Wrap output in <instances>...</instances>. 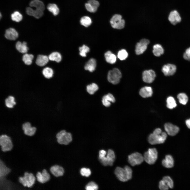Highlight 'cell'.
Returning a JSON list of instances; mask_svg holds the SVG:
<instances>
[{
  "label": "cell",
  "instance_id": "cell-1",
  "mask_svg": "<svg viewBox=\"0 0 190 190\" xmlns=\"http://www.w3.org/2000/svg\"><path fill=\"white\" fill-rule=\"evenodd\" d=\"M31 7H34L33 9L30 7L26 9V12L28 15L33 16L36 18H39L41 17L44 14L45 6L43 3L39 0H33L29 4Z\"/></svg>",
  "mask_w": 190,
  "mask_h": 190
},
{
  "label": "cell",
  "instance_id": "cell-2",
  "mask_svg": "<svg viewBox=\"0 0 190 190\" xmlns=\"http://www.w3.org/2000/svg\"><path fill=\"white\" fill-rule=\"evenodd\" d=\"M167 137V134L162 132L160 129L158 128L155 129L153 133L149 135L148 141L151 145L162 144L164 142Z\"/></svg>",
  "mask_w": 190,
  "mask_h": 190
},
{
  "label": "cell",
  "instance_id": "cell-3",
  "mask_svg": "<svg viewBox=\"0 0 190 190\" xmlns=\"http://www.w3.org/2000/svg\"><path fill=\"white\" fill-rule=\"evenodd\" d=\"M132 170L129 166L124 168L117 167L115 171V174L118 179L122 182H125L131 179L132 177Z\"/></svg>",
  "mask_w": 190,
  "mask_h": 190
},
{
  "label": "cell",
  "instance_id": "cell-4",
  "mask_svg": "<svg viewBox=\"0 0 190 190\" xmlns=\"http://www.w3.org/2000/svg\"><path fill=\"white\" fill-rule=\"evenodd\" d=\"M36 178L33 174L31 173L25 172L23 176L18 178V181L24 187L28 188L32 187L35 183Z\"/></svg>",
  "mask_w": 190,
  "mask_h": 190
},
{
  "label": "cell",
  "instance_id": "cell-5",
  "mask_svg": "<svg viewBox=\"0 0 190 190\" xmlns=\"http://www.w3.org/2000/svg\"><path fill=\"white\" fill-rule=\"evenodd\" d=\"M0 145L2 150L3 152L10 151L13 147V142L11 137L6 134L0 136Z\"/></svg>",
  "mask_w": 190,
  "mask_h": 190
},
{
  "label": "cell",
  "instance_id": "cell-6",
  "mask_svg": "<svg viewBox=\"0 0 190 190\" xmlns=\"http://www.w3.org/2000/svg\"><path fill=\"white\" fill-rule=\"evenodd\" d=\"M110 23L113 28L117 29L124 28L125 23L122 16L119 14H115L113 16L110 20Z\"/></svg>",
  "mask_w": 190,
  "mask_h": 190
},
{
  "label": "cell",
  "instance_id": "cell-7",
  "mask_svg": "<svg viewBox=\"0 0 190 190\" xmlns=\"http://www.w3.org/2000/svg\"><path fill=\"white\" fill-rule=\"evenodd\" d=\"M56 137L58 142L61 144L68 145L72 140L71 134L64 130L58 132L56 135Z\"/></svg>",
  "mask_w": 190,
  "mask_h": 190
},
{
  "label": "cell",
  "instance_id": "cell-8",
  "mask_svg": "<svg viewBox=\"0 0 190 190\" xmlns=\"http://www.w3.org/2000/svg\"><path fill=\"white\" fill-rule=\"evenodd\" d=\"M143 157L144 160L147 163L149 164H153L158 158V151L155 148H149L144 153Z\"/></svg>",
  "mask_w": 190,
  "mask_h": 190
},
{
  "label": "cell",
  "instance_id": "cell-9",
  "mask_svg": "<svg viewBox=\"0 0 190 190\" xmlns=\"http://www.w3.org/2000/svg\"><path fill=\"white\" fill-rule=\"evenodd\" d=\"M121 77V73L120 70L118 69L115 68L109 71L107 79L110 83L113 84H116L119 82Z\"/></svg>",
  "mask_w": 190,
  "mask_h": 190
},
{
  "label": "cell",
  "instance_id": "cell-10",
  "mask_svg": "<svg viewBox=\"0 0 190 190\" xmlns=\"http://www.w3.org/2000/svg\"><path fill=\"white\" fill-rule=\"evenodd\" d=\"M144 160L143 156L138 152L133 153L128 156V161L132 166L139 165Z\"/></svg>",
  "mask_w": 190,
  "mask_h": 190
},
{
  "label": "cell",
  "instance_id": "cell-11",
  "mask_svg": "<svg viewBox=\"0 0 190 190\" xmlns=\"http://www.w3.org/2000/svg\"><path fill=\"white\" fill-rule=\"evenodd\" d=\"M115 159V156L113 151L109 149L106 154V156L101 159H99L101 163L104 166H111L113 165Z\"/></svg>",
  "mask_w": 190,
  "mask_h": 190
},
{
  "label": "cell",
  "instance_id": "cell-12",
  "mask_svg": "<svg viewBox=\"0 0 190 190\" xmlns=\"http://www.w3.org/2000/svg\"><path fill=\"white\" fill-rule=\"evenodd\" d=\"M150 41L148 39H144L141 40L136 45L135 50L136 54L139 55L144 53Z\"/></svg>",
  "mask_w": 190,
  "mask_h": 190
},
{
  "label": "cell",
  "instance_id": "cell-13",
  "mask_svg": "<svg viewBox=\"0 0 190 190\" xmlns=\"http://www.w3.org/2000/svg\"><path fill=\"white\" fill-rule=\"evenodd\" d=\"M36 179L39 182L44 184L48 182L50 178V175L46 169H44L41 172H37L36 174Z\"/></svg>",
  "mask_w": 190,
  "mask_h": 190
},
{
  "label": "cell",
  "instance_id": "cell-14",
  "mask_svg": "<svg viewBox=\"0 0 190 190\" xmlns=\"http://www.w3.org/2000/svg\"><path fill=\"white\" fill-rule=\"evenodd\" d=\"M156 77L155 72L152 70H145L142 74V79L144 82L149 83H152Z\"/></svg>",
  "mask_w": 190,
  "mask_h": 190
},
{
  "label": "cell",
  "instance_id": "cell-15",
  "mask_svg": "<svg viewBox=\"0 0 190 190\" xmlns=\"http://www.w3.org/2000/svg\"><path fill=\"white\" fill-rule=\"evenodd\" d=\"M165 130L168 134L171 136H174L176 135L179 132V127L172 124L168 122L164 125Z\"/></svg>",
  "mask_w": 190,
  "mask_h": 190
},
{
  "label": "cell",
  "instance_id": "cell-16",
  "mask_svg": "<svg viewBox=\"0 0 190 190\" xmlns=\"http://www.w3.org/2000/svg\"><path fill=\"white\" fill-rule=\"evenodd\" d=\"M5 37L10 40H15L18 37V33L15 28L10 27L5 30Z\"/></svg>",
  "mask_w": 190,
  "mask_h": 190
},
{
  "label": "cell",
  "instance_id": "cell-17",
  "mask_svg": "<svg viewBox=\"0 0 190 190\" xmlns=\"http://www.w3.org/2000/svg\"><path fill=\"white\" fill-rule=\"evenodd\" d=\"M176 70V67L175 65L168 64L163 66L162 68V71L164 75L170 76L174 74Z\"/></svg>",
  "mask_w": 190,
  "mask_h": 190
},
{
  "label": "cell",
  "instance_id": "cell-18",
  "mask_svg": "<svg viewBox=\"0 0 190 190\" xmlns=\"http://www.w3.org/2000/svg\"><path fill=\"white\" fill-rule=\"evenodd\" d=\"M22 129L24 134L29 136L34 135L36 133V128L35 127H32L30 123L26 122L24 123L22 125Z\"/></svg>",
  "mask_w": 190,
  "mask_h": 190
},
{
  "label": "cell",
  "instance_id": "cell-19",
  "mask_svg": "<svg viewBox=\"0 0 190 190\" xmlns=\"http://www.w3.org/2000/svg\"><path fill=\"white\" fill-rule=\"evenodd\" d=\"M168 20L173 25H175L180 22L181 18L178 12L175 10L172 11L169 15Z\"/></svg>",
  "mask_w": 190,
  "mask_h": 190
},
{
  "label": "cell",
  "instance_id": "cell-20",
  "mask_svg": "<svg viewBox=\"0 0 190 190\" xmlns=\"http://www.w3.org/2000/svg\"><path fill=\"white\" fill-rule=\"evenodd\" d=\"M99 5L98 2L96 0H89L85 4V6L88 11L94 13L97 11Z\"/></svg>",
  "mask_w": 190,
  "mask_h": 190
},
{
  "label": "cell",
  "instance_id": "cell-21",
  "mask_svg": "<svg viewBox=\"0 0 190 190\" xmlns=\"http://www.w3.org/2000/svg\"><path fill=\"white\" fill-rule=\"evenodd\" d=\"M115 99L113 96L110 93L104 95L102 97V102L103 105L106 107L110 106L111 103H114Z\"/></svg>",
  "mask_w": 190,
  "mask_h": 190
},
{
  "label": "cell",
  "instance_id": "cell-22",
  "mask_svg": "<svg viewBox=\"0 0 190 190\" xmlns=\"http://www.w3.org/2000/svg\"><path fill=\"white\" fill-rule=\"evenodd\" d=\"M50 171L51 173L56 177L62 176L64 173L63 168L58 165L51 166L50 168Z\"/></svg>",
  "mask_w": 190,
  "mask_h": 190
},
{
  "label": "cell",
  "instance_id": "cell-23",
  "mask_svg": "<svg viewBox=\"0 0 190 190\" xmlns=\"http://www.w3.org/2000/svg\"><path fill=\"white\" fill-rule=\"evenodd\" d=\"M15 48L19 52L23 54L27 53L28 49L27 43L25 41L21 42L17 41L15 44Z\"/></svg>",
  "mask_w": 190,
  "mask_h": 190
},
{
  "label": "cell",
  "instance_id": "cell-24",
  "mask_svg": "<svg viewBox=\"0 0 190 190\" xmlns=\"http://www.w3.org/2000/svg\"><path fill=\"white\" fill-rule=\"evenodd\" d=\"M49 61L48 56L42 54H39L37 57L35 63L37 65L40 66L45 65Z\"/></svg>",
  "mask_w": 190,
  "mask_h": 190
},
{
  "label": "cell",
  "instance_id": "cell-25",
  "mask_svg": "<svg viewBox=\"0 0 190 190\" xmlns=\"http://www.w3.org/2000/svg\"><path fill=\"white\" fill-rule=\"evenodd\" d=\"M140 95L144 98L151 97L153 94V91L151 87L145 86L141 88L139 92Z\"/></svg>",
  "mask_w": 190,
  "mask_h": 190
},
{
  "label": "cell",
  "instance_id": "cell-26",
  "mask_svg": "<svg viewBox=\"0 0 190 190\" xmlns=\"http://www.w3.org/2000/svg\"><path fill=\"white\" fill-rule=\"evenodd\" d=\"M162 163L164 167L167 168H170L173 166L174 160L171 155H168L165 156V159L162 160Z\"/></svg>",
  "mask_w": 190,
  "mask_h": 190
},
{
  "label": "cell",
  "instance_id": "cell-27",
  "mask_svg": "<svg viewBox=\"0 0 190 190\" xmlns=\"http://www.w3.org/2000/svg\"><path fill=\"white\" fill-rule=\"evenodd\" d=\"M96 66V61L94 58L90 59L87 62L84 66L86 70L92 72L95 69Z\"/></svg>",
  "mask_w": 190,
  "mask_h": 190
},
{
  "label": "cell",
  "instance_id": "cell-28",
  "mask_svg": "<svg viewBox=\"0 0 190 190\" xmlns=\"http://www.w3.org/2000/svg\"><path fill=\"white\" fill-rule=\"evenodd\" d=\"M49 60L59 63L62 59V56L59 52L55 51L50 53L48 56Z\"/></svg>",
  "mask_w": 190,
  "mask_h": 190
},
{
  "label": "cell",
  "instance_id": "cell-29",
  "mask_svg": "<svg viewBox=\"0 0 190 190\" xmlns=\"http://www.w3.org/2000/svg\"><path fill=\"white\" fill-rule=\"evenodd\" d=\"M11 169L7 167L4 163L0 160V177L1 178L7 175L11 172Z\"/></svg>",
  "mask_w": 190,
  "mask_h": 190
},
{
  "label": "cell",
  "instance_id": "cell-30",
  "mask_svg": "<svg viewBox=\"0 0 190 190\" xmlns=\"http://www.w3.org/2000/svg\"><path fill=\"white\" fill-rule=\"evenodd\" d=\"M104 55L106 60L108 63L113 64L116 62V56L110 51H107L105 53Z\"/></svg>",
  "mask_w": 190,
  "mask_h": 190
},
{
  "label": "cell",
  "instance_id": "cell-31",
  "mask_svg": "<svg viewBox=\"0 0 190 190\" xmlns=\"http://www.w3.org/2000/svg\"><path fill=\"white\" fill-rule=\"evenodd\" d=\"M42 73L45 78L50 79L53 77L54 72L52 68L46 67L43 68L42 71Z\"/></svg>",
  "mask_w": 190,
  "mask_h": 190
},
{
  "label": "cell",
  "instance_id": "cell-32",
  "mask_svg": "<svg viewBox=\"0 0 190 190\" xmlns=\"http://www.w3.org/2000/svg\"><path fill=\"white\" fill-rule=\"evenodd\" d=\"M34 57L33 54L26 53L23 55L22 60L25 64L30 65L32 64Z\"/></svg>",
  "mask_w": 190,
  "mask_h": 190
},
{
  "label": "cell",
  "instance_id": "cell-33",
  "mask_svg": "<svg viewBox=\"0 0 190 190\" xmlns=\"http://www.w3.org/2000/svg\"><path fill=\"white\" fill-rule=\"evenodd\" d=\"M153 52L154 55L156 56H159L163 54L164 50L160 45L156 44L153 46Z\"/></svg>",
  "mask_w": 190,
  "mask_h": 190
},
{
  "label": "cell",
  "instance_id": "cell-34",
  "mask_svg": "<svg viewBox=\"0 0 190 190\" xmlns=\"http://www.w3.org/2000/svg\"><path fill=\"white\" fill-rule=\"evenodd\" d=\"M166 102L167 107L170 109H173L177 106L175 100L172 96H169L167 98Z\"/></svg>",
  "mask_w": 190,
  "mask_h": 190
},
{
  "label": "cell",
  "instance_id": "cell-35",
  "mask_svg": "<svg viewBox=\"0 0 190 190\" xmlns=\"http://www.w3.org/2000/svg\"><path fill=\"white\" fill-rule=\"evenodd\" d=\"M47 9L51 12L54 16L57 15L59 12V9L57 5L53 3L49 4L47 7Z\"/></svg>",
  "mask_w": 190,
  "mask_h": 190
},
{
  "label": "cell",
  "instance_id": "cell-36",
  "mask_svg": "<svg viewBox=\"0 0 190 190\" xmlns=\"http://www.w3.org/2000/svg\"><path fill=\"white\" fill-rule=\"evenodd\" d=\"M87 92L90 94L92 95L98 89V87L96 84L93 83L88 85L86 87Z\"/></svg>",
  "mask_w": 190,
  "mask_h": 190
},
{
  "label": "cell",
  "instance_id": "cell-37",
  "mask_svg": "<svg viewBox=\"0 0 190 190\" xmlns=\"http://www.w3.org/2000/svg\"><path fill=\"white\" fill-rule=\"evenodd\" d=\"M177 98L179 103L183 105H186L188 101V97L184 93H179L177 95Z\"/></svg>",
  "mask_w": 190,
  "mask_h": 190
},
{
  "label": "cell",
  "instance_id": "cell-38",
  "mask_svg": "<svg viewBox=\"0 0 190 190\" xmlns=\"http://www.w3.org/2000/svg\"><path fill=\"white\" fill-rule=\"evenodd\" d=\"M14 97L12 96H10L5 100L6 106L8 108H12L15 105L16 103L15 101Z\"/></svg>",
  "mask_w": 190,
  "mask_h": 190
},
{
  "label": "cell",
  "instance_id": "cell-39",
  "mask_svg": "<svg viewBox=\"0 0 190 190\" xmlns=\"http://www.w3.org/2000/svg\"><path fill=\"white\" fill-rule=\"evenodd\" d=\"M80 22L82 25L86 27H87L91 24L92 20L89 17L87 16H84L81 18Z\"/></svg>",
  "mask_w": 190,
  "mask_h": 190
},
{
  "label": "cell",
  "instance_id": "cell-40",
  "mask_svg": "<svg viewBox=\"0 0 190 190\" xmlns=\"http://www.w3.org/2000/svg\"><path fill=\"white\" fill-rule=\"evenodd\" d=\"M11 18L12 20L16 22H18L22 19V16L18 12L16 11L11 15Z\"/></svg>",
  "mask_w": 190,
  "mask_h": 190
},
{
  "label": "cell",
  "instance_id": "cell-41",
  "mask_svg": "<svg viewBox=\"0 0 190 190\" xmlns=\"http://www.w3.org/2000/svg\"><path fill=\"white\" fill-rule=\"evenodd\" d=\"M79 54L81 56L85 57L86 56V54L90 51L89 48L85 45H83L79 48Z\"/></svg>",
  "mask_w": 190,
  "mask_h": 190
},
{
  "label": "cell",
  "instance_id": "cell-42",
  "mask_svg": "<svg viewBox=\"0 0 190 190\" xmlns=\"http://www.w3.org/2000/svg\"><path fill=\"white\" fill-rule=\"evenodd\" d=\"M128 54L125 49H123L120 50L117 54V57L121 60L125 59L127 57Z\"/></svg>",
  "mask_w": 190,
  "mask_h": 190
},
{
  "label": "cell",
  "instance_id": "cell-43",
  "mask_svg": "<svg viewBox=\"0 0 190 190\" xmlns=\"http://www.w3.org/2000/svg\"><path fill=\"white\" fill-rule=\"evenodd\" d=\"M162 180L167 184L169 188H173L174 186L173 182L170 177L169 176H165L163 177Z\"/></svg>",
  "mask_w": 190,
  "mask_h": 190
},
{
  "label": "cell",
  "instance_id": "cell-44",
  "mask_svg": "<svg viewBox=\"0 0 190 190\" xmlns=\"http://www.w3.org/2000/svg\"><path fill=\"white\" fill-rule=\"evenodd\" d=\"M85 189L87 190H97L98 189V187L94 182H91L86 185Z\"/></svg>",
  "mask_w": 190,
  "mask_h": 190
},
{
  "label": "cell",
  "instance_id": "cell-45",
  "mask_svg": "<svg viewBox=\"0 0 190 190\" xmlns=\"http://www.w3.org/2000/svg\"><path fill=\"white\" fill-rule=\"evenodd\" d=\"M80 173L83 176L88 177L91 174V172L89 168H83L80 170Z\"/></svg>",
  "mask_w": 190,
  "mask_h": 190
},
{
  "label": "cell",
  "instance_id": "cell-46",
  "mask_svg": "<svg viewBox=\"0 0 190 190\" xmlns=\"http://www.w3.org/2000/svg\"><path fill=\"white\" fill-rule=\"evenodd\" d=\"M159 187L161 190H167L169 188L167 184L162 179L159 182Z\"/></svg>",
  "mask_w": 190,
  "mask_h": 190
},
{
  "label": "cell",
  "instance_id": "cell-47",
  "mask_svg": "<svg viewBox=\"0 0 190 190\" xmlns=\"http://www.w3.org/2000/svg\"><path fill=\"white\" fill-rule=\"evenodd\" d=\"M183 57L184 59L190 61V47L186 49L183 54Z\"/></svg>",
  "mask_w": 190,
  "mask_h": 190
},
{
  "label": "cell",
  "instance_id": "cell-48",
  "mask_svg": "<svg viewBox=\"0 0 190 190\" xmlns=\"http://www.w3.org/2000/svg\"><path fill=\"white\" fill-rule=\"evenodd\" d=\"M107 152L104 150H102L99 151V159H102L106 156L107 154Z\"/></svg>",
  "mask_w": 190,
  "mask_h": 190
},
{
  "label": "cell",
  "instance_id": "cell-49",
  "mask_svg": "<svg viewBox=\"0 0 190 190\" xmlns=\"http://www.w3.org/2000/svg\"><path fill=\"white\" fill-rule=\"evenodd\" d=\"M185 122L187 127L190 129V118L186 120Z\"/></svg>",
  "mask_w": 190,
  "mask_h": 190
},
{
  "label": "cell",
  "instance_id": "cell-50",
  "mask_svg": "<svg viewBox=\"0 0 190 190\" xmlns=\"http://www.w3.org/2000/svg\"><path fill=\"white\" fill-rule=\"evenodd\" d=\"M1 13H0V18H1Z\"/></svg>",
  "mask_w": 190,
  "mask_h": 190
}]
</instances>
